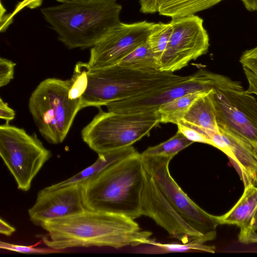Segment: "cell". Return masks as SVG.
Instances as JSON below:
<instances>
[{"label":"cell","mask_w":257,"mask_h":257,"mask_svg":"<svg viewBox=\"0 0 257 257\" xmlns=\"http://www.w3.org/2000/svg\"><path fill=\"white\" fill-rule=\"evenodd\" d=\"M48 247H110L116 249L150 244L152 233L143 230L134 219L114 213L85 209L77 214L50 220L41 226Z\"/></svg>","instance_id":"cell-1"},{"label":"cell","mask_w":257,"mask_h":257,"mask_svg":"<svg viewBox=\"0 0 257 257\" xmlns=\"http://www.w3.org/2000/svg\"><path fill=\"white\" fill-rule=\"evenodd\" d=\"M146 170L141 154H135L80 183L86 209L104 211L135 219L141 217Z\"/></svg>","instance_id":"cell-2"},{"label":"cell","mask_w":257,"mask_h":257,"mask_svg":"<svg viewBox=\"0 0 257 257\" xmlns=\"http://www.w3.org/2000/svg\"><path fill=\"white\" fill-rule=\"evenodd\" d=\"M41 9L58 38L69 49L91 48L121 23L116 0L69 1Z\"/></svg>","instance_id":"cell-3"},{"label":"cell","mask_w":257,"mask_h":257,"mask_svg":"<svg viewBox=\"0 0 257 257\" xmlns=\"http://www.w3.org/2000/svg\"><path fill=\"white\" fill-rule=\"evenodd\" d=\"M190 77L160 70L131 69L118 64L89 71L87 88L81 98V107H98L110 102L171 87Z\"/></svg>","instance_id":"cell-4"},{"label":"cell","mask_w":257,"mask_h":257,"mask_svg":"<svg viewBox=\"0 0 257 257\" xmlns=\"http://www.w3.org/2000/svg\"><path fill=\"white\" fill-rule=\"evenodd\" d=\"M71 79L48 78L41 81L32 93L29 109L42 136L57 145L66 138L78 112L81 99H71Z\"/></svg>","instance_id":"cell-5"},{"label":"cell","mask_w":257,"mask_h":257,"mask_svg":"<svg viewBox=\"0 0 257 257\" xmlns=\"http://www.w3.org/2000/svg\"><path fill=\"white\" fill-rule=\"evenodd\" d=\"M98 113L81 131V137L97 154L132 146L160 123L158 111L117 113L103 111Z\"/></svg>","instance_id":"cell-6"},{"label":"cell","mask_w":257,"mask_h":257,"mask_svg":"<svg viewBox=\"0 0 257 257\" xmlns=\"http://www.w3.org/2000/svg\"><path fill=\"white\" fill-rule=\"evenodd\" d=\"M216 74L208 95L219 128L246 141L257 153V100L240 82Z\"/></svg>","instance_id":"cell-7"},{"label":"cell","mask_w":257,"mask_h":257,"mask_svg":"<svg viewBox=\"0 0 257 257\" xmlns=\"http://www.w3.org/2000/svg\"><path fill=\"white\" fill-rule=\"evenodd\" d=\"M0 155L18 188L28 191L52 153L36 135L6 122L0 126Z\"/></svg>","instance_id":"cell-8"},{"label":"cell","mask_w":257,"mask_h":257,"mask_svg":"<svg viewBox=\"0 0 257 257\" xmlns=\"http://www.w3.org/2000/svg\"><path fill=\"white\" fill-rule=\"evenodd\" d=\"M142 157L146 171L183 219L202 234H216V228L219 225L217 216L209 214L200 208L171 176L169 165L172 158L163 156H142Z\"/></svg>","instance_id":"cell-9"},{"label":"cell","mask_w":257,"mask_h":257,"mask_svg":"<svg viewBox=\"0 0 257 257\" xmlns=\"http://www.w3.org/2000/svg\"><path fill=\"white\" fill-rule=\"evenodd\" d=\"M173 32L159 63V70L172 72L205 54L209 47L203 20L196 15L173 18Z\"/></svg>","instance_id":"cell-10"},{"label":"cell","mask_w":257,"mask_h":257,"mask_svg":"<svg viewBox=\"0 0 257 257\" xmlns=\"http://www.w3.org/2000/svg\"><path fill=\"white\" fill-rule=\"evenodd\" d=\"M154 23L146 21L120 23L91 48L89 71L117 64L137 47L147 41Z\"/></svg>","instance_id":"cell-11"},{"label":"cell","mask_w":257,"mask_h":257,"mask_svg":"<svg viewBox=\"0 0 257 257\" xmlns=\"http://www.w3.org/2000/svg\"><path fill=\"white\" fill-rule=\"evenodd\" d=\"M141 212L182 243L204 236L213 239L216 236V234H202L190 226L172 206L146 171L141 195Z\"/></svg>","instance_id":"cell-12"},{"label":"cell","mask_w":257,"mask_h":257,"mask_svg":"<svg viewBox=\"0 0 257 257\" xmlns=\"http://www.w3.org/2000/svg\"><path fill=\"white\" fill-rule=\"evenodd\" d=\"M212 72L199 70L188 80L169 88L147 92L105 106L108 111L117 113H133L157 111L162 104L186 94L208 91L212 89Z\"/></svg>","instance_id":"cell-13"},{"label":"cell","mask_w":257,"mask_h":257,"mask_svg":"<svg viewBox=\"0 0 257 257\" xmlns=\"http://www.w3.org/2000/svg\"><path fill=\"white\" fill-rule=\"evenodd\" d=\"M85 209L80 183H76L55 189L48 186L42 189L28 212L31 222L41 226L46 221L73 215Z\"/></svg>","instance_id":"cell-14"},{"label":"cell","mask_w":257,"mask_h":257,"mask_svg":"<svg viewBox=\"0 0 257 257\" xmlns=\"http://www.w3.org/2000/svg\"><path fill=\"white\" fill-rule=\"evenodd\" d=\"M211 138V146L223 152L238 174L244 187L257 186V153L246 141L220 128Z\"/></svg>","instance_id":"cell-15"},{"label":"cell","mask_w":257,"mask_h":257,"mask_svg":"<svg viewBox=\"0 0 257 257\" xmlns=\"http://www.w3.org/2000/svg\"><path fill=\"white\" fill-rule=\"evenodd\" d=\"M257 211V186L249 185L244 187L243 192L234 205L226 213L217 216L219 224H231L239 228V242L246 244L252 229Z\"/></svg>","instance_id":"cell-16"},{"label":"cell","mask_w":257,"mask_h":257,"mask_svg":"<svg viewBox=\"0 0 257 257\" xmlns=\"http://www.w3.org/2000/svg\"><path fill=\"white\" fill-rule=\"evenodd\" d=\"M209 92L197 99L178 122L194 127L210 141L213 134L220 130Z\"/></svg>","instance_id":"cell-17"},{"label":"cell","mask_w":257,"mask_h":257,"mask_svg":"<svg viewBox=\"0 0 257 257\" xmlns=\"http://www.w3.org/2000/svg\"><path fill=\"white\" fill-rule=\"evenodd\" d=\"M138 152L132 146L98 154L97 160L90 166L71 177L48 186L52 189L80 183L92 178L108 167L126 159Z\"/></svg>","instance_id":"cell-18"},{"label":"cell","mask_w":257,"mask_h":257,"mask_svg":"<svg viewBox=\"0 0 257 257\" xmlns=\"http://www.w3.org/2000/svg\"><path fill=\"white\" fill-rule=\"evenodd\" d=\"M223 0H160V15L173 18L188 17L209 9Z\"/></svg>","instance_id":"cell-19"},{"label":"cell","mask_w":257,"mask_h":257,"mask_svg":"<svg viewBox=\"0 0 257 257\" xmlns=\"http://www.w3.org/2000/svg\"><path fill=\"white\" fill-rule=\"evenodd\" d=\"M209 91L191 92L162 104L158 109L160 114V122L177 124L183 119L192 104Z\"/></svg>","instance_id":"cell-20"},{"label":"cell","mask_w":257,"mask_h":257,"mask_svg":"<svg viewBox=\"0 0 257 257\" xmlns=\"http://www.w3.org/2000/svg\"><path fill=\"white\" fill-rule=\"evenodd\" d=\"M214 239L210 236H204L187 243H162L153 240L151 244L153 246L143 248L138 252L145 253H164L170 252H186L193 251H203L214 253L215 247L214 246L205 245L204 243Z\"/></svg>","instance_id":"cell-21"},{"label":"cell","mask_w":257,"mask_h":257,"mask_svg":"<svg viewBox=\"0 0 257 257\" xmlns=\"http://www.w3.org/2000/svg\"><path fill=\"white\" fill-rule=\"evenodd\" d=\"M117 64L131 69L159 70V63L147 41L125 56Z\"/></svg>","instance_id":"cell-22"},{"label":"cell","mask_w":257,"mask_h":257,"mask_svg":"<svg viewBox=\"0 0 257 257\" xmlns=\"http://www.w3.org/2000/svg\"><path fill=\"white\" fill-rule=\"evenodd\" d=\"M193 143V142L177 132L167 141L148 148L141 154L142 156H163L173 158L179 152Z\"/></svg>","instance_id":"cell-23"},{"label":"cell","mask_w":257,"mask_h":257,"mask_svg":"<svg viewBox=\"0 0 257 257\" xmlns=\"http://www.w3.org/2000/svg\"><path fill=\"white\" fill-rule=\"evenodd\" d=\"M173 32L171 22L154 23L147 42L159 65Z\"/></svg>","instance_id":"cell-24"},{"label":"cell","mask_w":257,"mask_h":257,"mask_svg":"<svg viewBox=\"0 0 257 257\" xmlns=\"http://www.w3.org/2000/svg\"><path fill=\"white\" fill-rule=\"evenodd\" d=\"M239 61L248 83L246 91L257 96V46L243 52Z\"/></svg>","instance_id":"cell-25"},{"label":"cell","mask_w":257,"mask_h":257,"mask_svg":"<svg viewBox=\"0 0 257 257\" xmlns=\"http://www.w3.org/2000/svg\"><path fill=\"white\" fill-rule=\"evenodd\" d=\"M89 70L88 62L80 61L76 64L70 79L72 83L69 97L71 99H81L87 88Z\"/></svg>","instance_id":"cell-26"},{"label":"cell","mask_w":257,"mask_h":257,"mask_svg":"<svg viewBox=\"0 0 257 257\" xmlns=\"http://www.w3.org/2000/svg\"><path fill=\"white\" fill-rule=\"evenodd\" d=\"M0 248L7 250L26 254H48L61 252L62 251V250H57L50 247L47 248L34 247L33 245H22L2 241L0 242Z\"/></svg>","instance_id":"cell-27"},{"label":"cell","mask_w":257,"mask_h":257,"mask_svg":"<svg viewBox=\"0 0 257 257\" xmlns=\"http://www.w3.org/2000/svg\"><path fill=\"white\" fill-rule=\"evenodd\" d=\"M178 132L181 133L187 139L194 142L201 143L211 145L210 141L196 129L187 124L178 122Z\"/></svg>","instance_id":"cell-28"},{"label":"cell","mask_w":257,"mask_h":257,"mask_svg":"<svg viewBox=\"0 0 257 257\" xmlns=\"http://www.w3.org/2000/svg\"><path fill=\"white\" fill-rule=\"evenodd\" d=\"M16 64L11 60L0 58V86L7 85L14 78Z\"/></svg>","instance_id":"cell-29"},{"label":"cell","mask_w":257,"mask_h":257,"mask_svg":"<svg viewBox=\"0 0 257 257\" xmlns=\"http://www.w3.org/2000/svg\"><path fill=\"white\" fill-rule=\"evenodd\" d=\"M42 3V0H23L18 4L14 12L9 15L8 18V22L9 24L11 23L13 17L25 7L33 9L39 7Z\"/></svg>","instance_id":"cell-30"},{"label":"cell","mask_w":257,"mask_h":257,"mask_svg":"<svg viewBox=\"0 0 257 257\" xmlns=\"http://www.w3.org/2000/svg\"><path fill=\"white\" fill-rule=\"evenodd\" d=\"M140 11L144 14L158 12L160 0H140Z\"/></svg>","instance_id":"cell-31"},{"label":"cell","mask_w":257,"mask_h":257,"mask_svg":"<svg viewBox=\"0 0 257 257\" xmlns=\"http://www.w3.org/2000/svg\"><path fill=\"white\" fill-rule=\"evenodd\" d=\"M16 112L14 109L10 107L7 103L0 98V118L4 119L7 123L14 119Z\"/></svg>","instance_id":"cell-32"},{"label":"cell","mask_w":257,"mask_h":257,"mask_svg":"<svg viewBox=\"0 0 257 257\" xmlns=\"http://www.w3.org/2000/svg\"><path fill=\"white\" fill-rule=\"evenodd\" d=\"M16 231V228L6 222L2 218L0 219V233L6 236L11 235Z\"/></svg>","instance_id":"cell-33"},{"label":"cell","mask_w":257,"mask_h":257,"mask_svg":"<svg viewBox=\"0 0 257 257\" xmlns=\"http://www.w3.org/2000/svg\"><path fill=\"white\" fill-rule=\"evenodd\" d=\"M246 9L250 11L257 10V0H241Z\"/></svg>","instance_id":"cell-34"},{"label":"cell","mask_w":257,"mask_h":257,"mask_svg":"<svg viewBox=\"0 0 257 257\" xmlns=\"http://www.w3.org/2000/svg\"><path fill=\"white\" fill-rule=\"evenodd\" d=\"M257 243V233L253 232L247 239L246 244Z\"/></svg>","instance_id":"cell-35"},{"label":"cell","mask_w":257,"mask_h":257,"mask_svg":"<svg viewBox=\"0 0 257 257\" xmlns=\"http://www.w3.org/2000/svg\"><path fill=\"white\" fill-rule=\"evenodd\" d=\"M252 229L255 231L257 230V211L254 216Z\"/></svg>","instance_id":"cell-36"},{"label":"cell","mask_w":257,"mask_h":257,"mask_svg":"<svg viewBox=\"0 0 257 257\" xmlns=\"http://www.w3.org/2000/svg\"><path fill=\"white\" fill-rule=\"evenodd\" d=\"M57 1L60 2V3H64L66 2H69V1H88V0H56ZM89 1V0H88Z\"/></svg>","instance_id":"cell-37"}]
</instances>
